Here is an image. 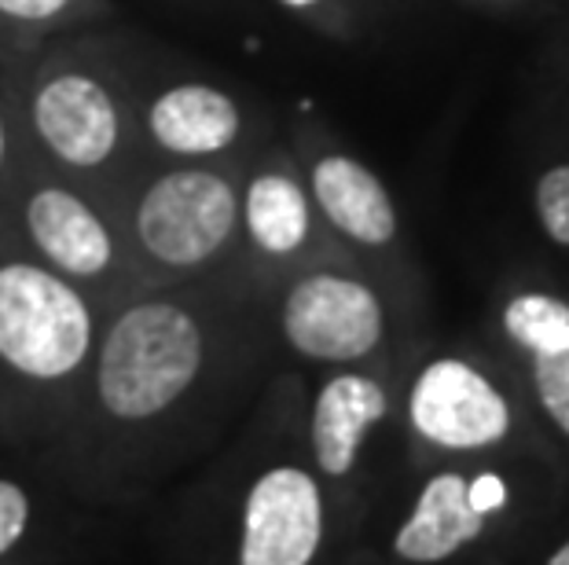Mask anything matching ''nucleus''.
<instances>
[{
	"label": "nucleus",
	"instance_id": "obj_1",
	"mask_svg": "<svg viewBox=\"0 0 569 565\" xmlns=\"http://www.w3.org/2000/svg\"><path fill=\"white\" fill-rule=\"evenodd\" d=\"M202 367V331L188 309L143 302L126 309L100 349L96 390L111 415L148 418L180 401Z\"/></svg>",
	"mask_w": 569,
	"mask_h": 565
},
{
	"label": "nucleus",
	"instance_id": "obj_2",
	"mask_svg": "<svg viewBox=\"0 0 569 565\" xmlns=\"http://www.w3.org/2000/svg\"><path fill=\"white\" fill-rule=\"evenodd\" d=\"M89 345L92 316L74 286L27 261L0 269V360L8 367L52 382L81 367Z\"/></svg>",
	"mask_w": 569,
	"mask_h": 565
},
{
	"label": "nucleus",
	"instance_id": "obj_3",
	"mask_svg": "<svg viewBox=\"0 0 569 565\" xmlns=\"http://www.w3.org/2000/svg\"><path fill=\"white\" fill-rule=\"evenodd\" d=\"M239 224L232 180L213 170L184 165L162 173L137 202V239L143 250L173 269L210 261Z\"/></svg>",
	"mask_w": 569,
	"mask_h": 565
},
{
	"label": "nucleus",
	"instance_id": "obj_4",
	"mask_svg": "<svg viewBox=\"0 0 569 565\" xmlns=\"http://www.w3.org/2000/svg\"><path fill=\"white\" fill-rule=\"evenodd\" d=\"M283 334L301 356L357 360L382 339V309L365 283L309 275L283 302Z\"/></svg>",
	"mask_w": 569,
	"mask_h": 565
},
{
	"label": "nucleus",
	"instance_id": "obj_5",
	"mask_svg": "<svg viewBox=\"0 0 569 565\" xmlns=\"http://www.w3.org/2000/svg\"><path fill=\"white\" fill-rule=\"evenodd\" d=\"M33 132L44 151L70 170H100L122 143V114L100 78L59 70L33 92Z\"/></svg>",
	"mask_w": 569,
	"mask_h": 565
},
{
	"label": "nucleus",
	"instance_id": "obj_6",
	"mask_svg": "<svg viewBox=\"0 0 569 565\" xmlns=\"http://www.w3.org/2000/svg\"><path fill=\"white\" fill-rule=\"evenodd\" d=\"M411 423L445 448H486L511 426L503 396L463 360H438L411 390Z\"/></svg>",
	"mask_w": 569,
	"mask_h": 565
},
{
	"label": "nucleus",
	"instance_id": "obj_7",
	"mask_svg": "<svg viewBox=\"0 0 569 565\" xmlns=\"http://www.w3.org/2000/svg\"><path fill=\"white\" fill-rule=\"evenodd\" d=\"M320 492L309 474H264L250 488L243 525V565H309L320 547Z\"/></svg>",
	"mask_w": 569,
	"mask_h": 565
},
{
	"label": "nucleus",
	"instance_id": "obj_8",
	"mask_svg": "<svg viewBox=\"0 0 569 565\" xmlns=\"http://www.w3.org/2000/svg\"><path fill=\"white\" fill-rule=\"evenodd\" d=\"M27 232L59 272L78 280L100 275L114 258L111 232L100 213L78 191L59 184H44L27 199Z\"/></svg>",
	"mask_w": 569,
	"mask_h": 565
},
{
	"label": "nucleus",
	"instance_id": "obj_9",
	"mask_svg": "<svg viewBox=\"0 0 569 565\" xmlns=\"http://www.w3.org/2000/svg\"><path fill=\"white\" fill-rule=\"evenodd\" d=\"M243 114L224 89L206 81H184L159 92L148 107V132L166 154L210 159L239 140Z\"/></svg>",
	"mask_w": 569,
	"mask_h": 565
},
{
	"label": "nucleus",
	"instance_id": "obj_10",
	"mask_svg": "<svg viewBox=\"0 0 569 565\" xmlns=\"http://www.w3.org/2000/svg\"><path fill=\"white\" fill-rule=\"evenodd\" d=\"M312 191H317V202L327 213V221L349 239L368 246H382L393 239V202L386 195L382 180L357 159H346V154L320 159L317 170H312Z\"/></svg>",
	"mask_w": 569,
	"mask_h": 565
},
{
	"label": "nucleus",
	"instance_id": "obj_11",
	"mask_svg": "<svg viewBox=\"0 0 569 565\" xmlns=\"http://www.w3.org/2000/svg\"><path fill=\"white\" fill-rule=\"evenodd\" d=\"M386 415V393L379 382L365 375H338L317 396V415H312V444H317V463L327 474H349L357 460L360 437L371 423Z\"/></svg>",
	"mask_w": 569,
	"mask_h": 565
},
{
	"label": "nucleus",
	"instance_id": "obj_12",
	"mask_svg": "<svg viewBox=\"0 0 569 565\" xmlns=\"http://www.w3.org/2000/svg\"><path fill=\"white\" fill-rule=\"evenodd\" d=\"M478 533L481 514L467 503V481L459 474H441L430 481L411 522L397 533V555L408 562H438Z\"/></svg>",
	"mask_w": 569,
	"mask_h": 565
},
{
	"label": "nucleus",
	"instance_id": "obj_13",
	"mask_svg": "<svg viewBox=\"0 0 569 565\" xmlns=\"http://www.w3.org/2000/svg\"><path fill=\"white\" fill-rule=\"evenodd\" d=\"M250 239L264 254H295L309 239V199L283 173H258L239 202Z\"/></svg>",
	"mask_w": 569,
	"mask_h": 565
},
{
	"label": "nucleus",
	"instance_id": "obj_14",
	"mask_svg": "<svg viewBox=\"0 0 569 565\" xmlns=\"http://www.w3.org/2000/svg\"><path fill=\"white\" fill-rule=\"evenodd\" d=\"M503 323L526 349L537 356L543 353H562L569 349V305L555 302L543 294H522L515 297L503 312Z\"/></svg>",
	"mask_w": 569,
	"mask_h": 565
},
{
	"label": "nucleus",
	"instance_id": "obj_15",
	"mask_svg": "<svg viewBox=\"0 0 569 565\" xmlns=\"http://www.w3.org/2000/svg\"><path fill=\"white\" fill-rule=\"evenodd\" d=\"M537 390L551 418L569 434V349L537 356Z\"/></svg>",
	"mask_w": 569,
	"mask_h": 565
},
{
	"label": "nucleus",
	"instance_id": "obj_16",
	"mask_svg": "<svg viewBox=\"0 0 569 565\" xmlns=\"http://www.w3.org/2000/svg\"><path fill=\"white\" fill-rule=\"evenodd\" d=\"M537 210L555 243L569 246V165L543 173L537 188Z\"/></svg>",
	"mask_w": 569,
	"mask_h": 565
},
{
	"label": "nucleus",
	"instance_id": "obj_17",
	"mask_svg": "<svg viewBox=\"0 0 569 565\" xmlns=\"http://www.w3.org/2000/svg\"><path fill=\"white\" fill-rule=\"evenodd\" d=\"M30 518V503L22 496V488H16L11 481H0V555L16 547V539L27 533Z\"/></svg>",
	"mask_w": 569,
	"mask_h": 565
},
{
	"label": "nucleus",
	"instance_id": "obj_18",
	"mask_svg": "<svg viewBox=\"0 0 569 565\" xmlns=\"http://www.w3.org/2000/svg\"><path fill=\"white\" fill-rule=\"evenodd\" d=\"M74 0H0V16L11 22H22V27H44V22H56L59 16H67V8Z\"/></svg>",
	"mask_w": 569,
	"mask_h": 565
},
{
	"label": "nucleus",
	"instance_id": "obj_19",
	"mask_svg": "<svg viewBox=\"0 0 569 565\" xmlns=\"http://www.w3.org/2000/svg\"><path fill=\"white\" fill-rule=\"evenodd\" d=\"M503 500H507V485L496 474H481L475 485H467V503L478 514H489L496 507H503Z\"/></svg>",
	"mask_w": 569,
	"mask_h": 565
},
{
	"label": "nucleus",
	"instance_id": "obj_20",
	"mask_svg": "<svg viewBox=\"0 0 569 565\" xmlns=\"http://www.w3.org/2000/svg\"><path fill=\"white\" fill-rule=\"evenodd\" d=\"M4 159H8V129H4V114H0V170H4Z\"/></svg>",
	"mask_w": 569,
	"mask_h": 565
},
{
	"label": "nucleus",
	"instance_id": "obj_21",
	"mask_svg": "<svg viewBox=\"0 0 569 565\" xmlns=\"http://www.w3.org/2000/svg\"><path fill=\"white\" fill-rule=\"evenodd\" d=\"M283 8H295V11H306V8H312V4H320V0H280Z\"/></svg>",
	"mask_w": 569,
	"mask_h": 565
},
{
	"label": "nucleus",
	"instance_id": "obj_22",
	"mask_svg": "<svg viewBox=\"0 0 569 565\" xmlns=\"http://www.w3.org/2000/svg\"><path fill=\"white\" fill-rule=\"evenodd\" d=\"M548 565H569V544H566V547H562L559 555H555V558H551Z\"/></svg>",
	"mask_w": 569,
	"mask_h": 565
}]
</instances>
